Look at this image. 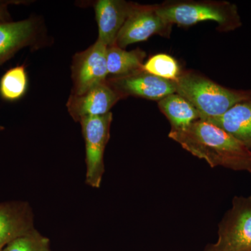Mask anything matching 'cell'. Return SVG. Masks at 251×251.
I'll use <instances>...</instances> for the list:
<instances>
[{"label": "cell", "instance_id": "17", "mask_svg": "<svg viewBox=\"0 0 251 251\" xmlns=\"http://www.w3.org/2000/svg\"><path fill=\"white\" fill-rule=\"evenodd\" d=\"M143 70L165 80L175 81L181 75L177 62L167 54H157L143 64Z\"/></svg>", "mask_w": 251, "mask_h": 251}, {"label": "cell", "instance_id": "16", "mask_svg": "<svg viewBox=\"0 0 251 251\" xmlns=\"http://www.w3.org/2000/svg\"><path fill=\"white\" fill-rule=\"evenodd\" d=\"M28 77L25 66L9 69L0 80V96L4 100L14 101L22 98L27 92Z\"/></svg>", "mask_w": 251, "mask_h": 251}, {"label": "cell", "instance_id": "8", "mask_svg": "<svg viewBox=\"0 0 251 251\" xmlns=\"http://www.w3.org/2000/svg\"><path fill=\"white\" fill-rule=\"evenodd\" d=\"M106 81L123 99L135 97L159 101L176 92L175 81L165 80L143 70L128 76L108 77Z\"/></svg>", "mask_w": 251, "mask_h": 251}, {"label": "cell", "instance_id": "19", "mask_svg": "<svg viewBox=\"0 0 251 251\" xmlns=\"http://www.w3.org/2000/svg\"><path fill=\"white\" fill-rule=\"evenodd\" d=\"M23 1H0V23L13 21L8 9L10 4H23Z\"/></svg>", "mask_w": 251, "mask_h": 251}, {"label": "cell", "instance_id": "10", "mask_svg": "<svg viewBox=\"0 0 251 251\" xmlns=\"http://www.w3.org/2000/svg\"><path fill=\"white\" fill-rule=\"evenodd\" d=\"M137 3L124 0H98L94 3L99 27L98 40L110 47L115 45L117 36Z\"/></svg>", "mask_w": 251, "mask_h": 251}, {"label": "cell", "instance_id": "1", "mask_svg": "<svg viewBox=\"0 0 251 251\" xmlns=\"http://www.w3.org/2000/svg\"><path fill=\"white\" fill-rule=\"evenodd\" d=\"M169 138L211 167L222 166L251 173V151L232 135L205 121L193 122L186 129L171 130Z\"/></svg>", "mask_w": 251, "mask_h": 251}, {"label": "cell", "instance_id": "4", "mask_svg": "<svg viewBox=\"0 0 251 251\" xmlns=\"http://www.w3.org/2000/svg\"><path fill=\"white\" fill-rule=\"evenodd\" d=\"M218 234L217 242L204 251H251V196L234 198Z\"/></svg>", "mask_w": 251, "mask_h": 251}, {"label": "cell", "instance_id": "13", "mask_svg": "<svg viewBox=\"0 0 251 251\" xmlns=\"http://www.w3.org/2000/svg\"><path fill=\"white\" fill-rule=\"evenodd\" d=\"M205 121L232 135L251 151V99L236 104L221 116Z\"/></svg>", "mask_w": 251, "mask_h": 251}, {"label": "cell", "instance_id": "9", "mask_svg": "<svg viewBox=\"0 0 251 251\" xmlns=\"http://www.w3.org/2000/svg\"><path fill=\"white\" fill-rule=\"evenodd\" d=\"M122 99V96L105 81L94 85L78 95L71 94L67 100V108L73 120L80 122L86 117L106 115Z\"/></svg>", "mask_w": 251, "mask_h": 251}, {"label": "cell", "instance_id": "14", "mask_svg": "<svg viewBox=\"0 0 251 251\" xmlns=\"http://www.w3.org/2000/svg\"><path fill=\"white\" fill-rule=\"evenodd\" d=\"M158 107L171 122L172 130L186 129L193 122L201 120L196 108L177 93L170 94L158 101Z\"/></svg>", "mask_w": 251, "mask_h": 251}, {"label": "cell", "instance_id": "3", "mask_svg": "<svg viewBox=\"0 0 251 251\" xmlns=\"http://www.w3.org/2000/svg\"><path fill=\"white\" fill-rule=\"evenodd\" d=\"M158 15L167 23L192 26L204 21H214L223 31H231L242 25L237 6L227 1H172L156 5Z\"/></svg>", "mask_w": 251, "mask_h": 251}, {"label": "cell", "instance_id": "7", "mask_svg": "<svg viewBox=\"0 0 251 251\" xmlns=\"http://www.w3.org/2000/svg\"><path fill=\"white\" fill-rule=\"evenodd\" d=\"M171 25L157 13L156 5L148 6L137 3L117 36L115 45L122 49L136 43L147 41L154 34L168 36Z\"/></svg>", "mask_w": 251, "mask_h": 251}, {"label": "cell", "instance_id": "5", "mask_svg": "<svg viewBox=\"0 0 251 251\" xmlns=\"http://www.w3.org/2000/svg\"><path fill=\"white\" fill-rule=\"evenodd\" d=\"M112 121L110 112L103 116L86 117L79 122L85 143L86 184L92 188H99L101 184L104 151L110 139Z\"/></svg>", "mask_w": 251, "mask_h": 251}, {"label": "cell", "instance_id": "2", "mask_svg": "<svg viewBox=\"0 0 251 251\" xmlns=\"http://www.w3.org/2000/svg\"><path fill=\"white\" fill-rule=\"evenodd\" d=\"M176 84V93L192 104L202 120L221 116L236 104L251 99V91L226 88L196 73L181 74Z\"/></svg>", "mask_w": 251, "mask_h": 251}, {"label": "cell", "instance_id": "18", "mask_svg": "<svg viewBox=\"0 0 251 251\" xmlns=\"http://www.w3.org/2000/svg\"><path fill=\"white\" fill-rule=\"evenodd\" d=\"M2 251H52L49 238L36 229L11 241Z\"/></svg>", "mask_w": 251, "mask_h": 251}, {"label": "cell", "instance_id": "11", "mask_svg": "<svg viewBox=\"0 0 251 251\" xmlns=\"http://www.w3.org/2000/svg\"><path fill=\"white\" fill-rule=\"evenodd\" d=\"M39 25L34 18L0 23V67L28 46H35Z\"/></svg>", "mask_w": 251, "mask_h": 251}, {"label": "cell", "instance_id": "6", "mask_svg": "<svg viewBox=\"0 0 251 251\" xmlns=\"http://www.w3.org/2000/svg\"><path fill=\"white\" fill-rule=\"evenodd\" d=\"M108 46L97 39L88 49L74 54L72 63V89L71 94L78 95L94 85L105 82Z\"/></svg>", "mask_w": 251, "mask_h": 251}, {"label": "cell", "instance_id": "15", "mask_svg": "<svg viewBox=\"0 0 251 251\" xmlns=\"http://www.w3.org/2000/svg\"><path fill=\"white\" fill-rule=\"evenodd\" d=\"M108 77L128 76L143 71L146 52L141 49L126 51L116 45L107 49Z\"/></svg>", "mask_w": 251, "mask_h": 251}, {"label": "cell", "instance_id": "20", "mask_svg": "<svg viewBox=\"0 0 251 251\" xmlns=\"http://www.w3.org/2000/svg\"><path fill=\"white\" fill-rule=\"evenodd\" d=\"M3 130H4V127L3 126L0 125V132L2 131Z\"/></svg>", "mask_w": 251, "mask_h": 251}, {"label": "cell", "instance_id": "12", "mask_svg": "<svg viewBox=\"0 0 251 251\" xmlns=\"http://www.w3.org/2000/svg\"><path fill=\"white\" fill-rule=\"evenodd\" d=\"M34 229V214L29 203H0V251L11 241Z\"/></svg>", "mask_w": 251, "mask_h": 251}]
</instances>
